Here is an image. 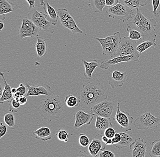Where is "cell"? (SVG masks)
<instances>
[{"label":"cell","mask_w":160,"mask_h":157,"mask_svg":"<svg viewBox=\"0 0 160 157\" xmlns=\"http://www.w3.org/2000/svg\"><path fill=\"white\" fill-rule=\"evenodd\" d=\"M27 17L40 29L51 34L54 32V26L48 19L45 13L39 12L37 9L34 8L30 10Z\"/></svg>","instance_id":"obj_5"},{"label":"cell","mask_w":160,"mask_h":157,"mask_svg":"<svg viewBox=\"0 0 160 157\" xmlns=\"http://www.w3.org/2000/svg\"><path fill=\"white\" fill-rule=\"evenodd\" d=\"M107 98L103 85L98 81H89L84 85L80 91L79 106L82 109H91Z\"/></svg>","instance_id":"obj_1"},{"label":"cell","mask_w":160,"mask_h":157,"mask_svg":"<svg viewBox=\"0 0 160 157\" xmlns=\"http://www.w3.org/2000/svg\"><path fill=\"white\" fill-rule=\"evenodd\" d=\"M106 14L108 15L109 17L119 20L123 22L132 18L135 15L132 9L120 2L108 8L106 11Z\"/></svg>","instance_id":"obj_6"},{"label":"cell","mask_w":160,"mask_h":157,"mask_svg":"<svg viewBox=\"0 0 160 157\" xmlns=\"http://www.w3.org/2000/svg\"><path fill=\"white\" fill-rule=\"evenodd\" d=\"M43 8L45 14L47 15L48 19L54 26H56L59 18L56 10L49 4L48 1H45V4Z\"/></svg>","instance_id":"obj_19"},{"label":"cell","mask_w":160,"mask_h":157,"mask_svg":"<svg viewBox=\"0 0 160 157\" xmlns=\"http://www.w3.org/2000/svg\"><path fill=\"white\" fill-rule=\"evenodd\" d=\"M88 6L92 8L95 12L101 13L106 7L105 0H88Z\"/></svg>","instance_id":"obj_28"},{"label":"cell","mask_w":160,"mask_h":157,"mask_svg":"<svg viewBox=\"0 0 160 157\" xmlns=\"http://www.w3.org/2000/svg\"><path fill=\"white\" fill-rule=\"evenodd\" d=\"M0 75L3 79L5 85L4 89L3 91L2 94L0 98V103L3 104L6 101H10L12 100L13 99V94L12 92V88H11V86L8 83L6 79H5L4 74L3 73L1 72L0 73Z\"/></svg>","instance_id":"obj_22"},{"label":"cell","mask_w":160,"mask_h":157,"mask_svg":"<svg viewBox=\"0 0 160 157\" xmlns=\"http://www.w3.org/2000/svg\"><path fill=\"white\" fill-rule=\"evenodd\" d=\"M85 67V72L84 75L86 80H91L92 78L93 73L95 69L99 66V63L97 60H92L90 62H88L86 60H82Z\"/></svg>","instance_id":"obj_20"},{"label":"cell","mask_w":160,"mask_h":157,"mask_svg":"<svg viewBox=\"0 0 160 157\" xmlns=\"http://www.w3.org/2000/svg\"><path fill=\"white\" fill-rule=\"evenodd\" d=\"M14 4L8 0H0V15H5L14 10Z\"/></svg>","instance_id":"obj_27"},{"label":"cell","mask_w":160,"mask_h":157,"mask_svg":"<svg viewBox=\"0 0 160 157\" xmlns=\"http://www.w3.org/2000/svg\"><path fill=\"white\" fill-rule=\"evenodd\" d=\"M90 141L89 138L85 134H80L79 137V143L82 147L88 146Z\"/></svg>","instance_id":"obj_36"},{"label":"cell","mask_w":160,"mask_h":157,"mask_svg":"<svg viewBox=\"0 0 160 157\" xmlns=\"http://www.w3.org/2000/svg\"><path fill=\"white\" fill-rule=\"evenodd\" d=\"M78 157H94L91 155L89 153L85 150H80L78 154Z\"/></svg>","instance_id":"obj_46"},{"label":"cell","mask_w":160,"mask_h":157,"mask_svg":"<svg viewBox=\"0 0 160 157\" xmlns=\"http://www.w3.org/2000/svg\"><path fill=\"white\" fill-rule=\"evenodd\" d=\"M113 120H115L121 128L126 131L132 130L133 118L128 112L122 111L120 110L119 103H118L117 112L114 117H113Z\"/></svg>","instance_id":"obj_12"},{"label":"cell","mask_w":160,"mask_h":157,"mask_svg":"<svg viewBox=\"0 0 160 157\" xmlns=\"http://www.w3.org/2000/svg\"><path fill=\"white\" fill-rule=\"evenodd\" d=\"M115 107L113 102L105 101L92 107L91 108V113L93 115L111 118Z\"/></svg>","instance_id":"obj_10"},{"label":"cell","mask_w":160,"mask_h":157,"mask_svg":"<svg viewBox=\"0 0 160 157\" xmlns=\"http://www.w3.org/2000/svg\"><path fill=\"white\" fill-rule=\"evenodd\" d=\"M29 6L30 10L34 8L38 9L40 7H43L45 1L44 0H26Z\"/></svg>","instance_id":"obj_34"},{"label":"cell","mask_w":160,"mask_h":157,"mask_svg":"<svg viewBox=\"0 0 160 157\" xmlns=\"http://www.w3.org/2000/svg\"><path fill=\"white\" fill-rule=\"evenodd\" d=\"M138 44L135 40L130 39L128 37L122 38L119 46L115 54V56H128L138 52L137 51Z\"/></svg>","instance_id":"obj_11"},{"label":"cell","mask_w":160,"mask_h":157,"mask_svg":"<svg viewBox=\"0 0 160 157\" xmlns=\"http://www.w3.org/2000/svg\"><path fill=\"white\" fill-rule=\"evenodd\" d=\"M58 13L61 24L63 27L68 29L73 34L83 33L78 27L73 17L70 15L68 10L65 8L58 9Z\"/></svg>","instance_id":"obj_8"},{"label":"cell","mask_w":160,"mask_h":157,"mask_svg":"<svg viewBox=\"0 0 160 157\" xmlns=\"http://www.w3.org/2000/svg\"><path fill=\"white\" fill-rule=\"evenodd\" d=\"M149 155L151 157H160V139L152 142Z\"/></svg>","instance_id":"obj_29"},{"label":"cell","mask_w":160,"mask_h":157,"mask_svg":"<svg viewBox=\"0 0 160 157\" xmlns=\"http://www.w3.org/2000/svg\"><path fill=\"white\" fill-rule=\"evenodd\" d=\"M107 145L104 144L101 139V134L96 136L88 146V150L91 155L94 157H98L99 153L106 149Z\"/></svg>","instance_id":"obj_17"},{"label":"cell","mask_w":160,"mask_h":157,"mask_svg":"<svg viewBox=\"0 0 160 157\" xmlns=\"http://www.w3.org/2000/svg\"><path fill=\"white\" fill-rule=\"evenodd\" d=\"M95 38L101 44L103 55L110 56L112 58L115 56V54L122 39L121 34L118 32H116L113 35L106 37L104 38L98 37Z\"/></svg>","instance_id":"obj_4"},{"label":"cell","mask_w":160,"mask_h":157,"mask_svg":"<svg viewBox=\"0 0 160 157\" xmlns=\"http://www.w3.org/2000/svg\"><path fill=\"white\" fill-rule=\"evenodd\" d=\"M120 133L122 136V139L119 143L114 145L116 148L118 149L127 148L133 142L134 140L129 135L123 132Z\"/></svg>","instance_id":"obj_25"},{"label":"cell","mask_w":160,"mask_h":157,"mask_svg":"<svg viewBox=\"0 0 160 157\" xmlns=\"http://www.w3.org/2000/svg\"><path fill=\"white\" fill-rule=\"evenodd\" d=\"M9 111L11 112H17L18 110L21 105L19 102L13 98L9 102Z\"/></svg>","instance_id":"obj_37"},{"label":"cell","mask_w":160,"mask_h":157,"mask_svg":"<svg viewBox=\"0 0 160 157\" xmlns=\"http://www.w3.org/2000/svg\"><path fill=\"white\" fill-rule=\"evenodd\" d=\"M156 46H157V43L154 41H145V42H143L140 44L138 45L136 50L140 54H141L151 47H153V46L155 47Z\"/></svg>","instance_id":"obj_31"},{"label":"cell","mask_w":160,"mask_h":157,"mask_svg":"<svg viewBox=\"0 0 160 157\" xmlns=\"http://www.w3.org/2000/svg\"><path fill=\"white\" fill-rule=\"evenodd\" d=\"M116 134L115 129L112 127L108 128L106 129L104 132V135L107 137L112 139Z\"/></svg>","instance_id":"obj_39"},{"label":"cell","mask_w":160,"mask_h":157,"mask_svg":"<svg viewBox=\"0 0 160 157\" xmlns=\"http://www.w3.org/2000/svg\"><path fill=\"white\" fill-rule=\"evenodd\" d=\"M160 4V0H152V5L153 11L152 13L156 18L158 17L159 15L157 13V10L158 9Z\"/></svg>","instance_id":"obj_38"},{"label":"cell","mask_w":160,"mask_h":157,"mask_svg":"<svg viewBox=\"0 0 160 157\" xmlns=\"http://www.w3.org/2000/svg\"><path fill=\"white\" fill-rule=\"evenodd\" d=\"M65 103L66 105L69 108H73L76 106H79V99L77 97L70 94L66 96L65 99Z\"/></svg>","instance_id":"obj_30"},{"label":"cell","mask_w":160,"mask_h":157,"mask_svg":"<svg viewBox=\"0 0 160 157\" xmlns=\"http://www.w3.org/2000/svg\"><path fill=\"white\" fill-rule=\"evenodd\" d=\"M74 117L75 119L74 128L77 130L84 125H90L93 119L94 115L91 113L88 114L83 110H80L76 113Z\"/></svg>","instance_id":"obj_16"},{"label":"cell","mask_w":160,"mask_h":157,"mask_svg":"<svg viewBox=\"0 0 160 157\" xmlns=\"http://www.w3.org/2000/svg\"><path fill=\"white\" fill-rule=\"evenodd\" d=\"M127 26H129L140 32L143 42H156L157 36L155 27L157 26V22L152 18L148 19L142 13L141 9H137V13L132 17V21Z\"/></svg>","instance_id":"obj_2"},{"label":"cell","mask_w":160,"mask_h":157,"mask_svg":"<svg viewBox=\"0 0 160 157\" xmlns=\"http://www.w3.org/2000/svg\"><path fill=\"white\" fill-rule=\"evenodd\" d=\"M4 121L7 126L12 129L18 127L15 124L14 115L12 112L7 113L4 117Z\"/></svg>","instance_id":"obj_32"},{"label":"cell","mask_w":160,"mask_h":157,"mask_svg":"<svg viewBox=\"0 0 160 157\" xmlns=\"http://www.w3.org/2000/svg\"><path fill=\"white\" fill-rule=\"evenodd\" d=\"M140 54L139 52L128 55V56H120L113 58L112 59L102 62L100 65V68L103 70H108L110 67L114 65L124 62L138 61L139 60Z\"/></svg>","instance_id":"obj_13"},{"label":"cell","mask_w":160,"mask_h":157,"mask_svg":"<svg viewBox=\"0 0 160 157\" xmlns=\"http://www.w3.org/2000/svg\"><path fill=\"white\" fill-rule=\"evenodd\" d=\"M27 86H24L23 84L21 83L20 84L19 86L17 88V91L19 92L21 94L22 96H24L26 95L27 93Z\"/></svg>","instance_id":"obj_44"},{"label":"cell","mask_w":160,"mask_h":157,"mask_svg":"<svg viewBox=\"0 0 160 157\" xmlns=\"http://www.w3.org/2000/svg\"><path fill=\"white\" fill-rule=\"evenodd\" d=\"M119 2L129 7L132 9L139 8L140 6L144 7L147 6V0H119Z\"/></svg>","instance_id":"obj_26"},{"label":"cell","mask_w":160,"mask_h":157,"mask_svg":"<svg viewBox=\"0 0 160 157\" xmlns=\"http://www.w3.org/2000/svg\"><path fill=\"white\" fill-rule=\"evenodd\" d=\"M127 73L115 70L113 71L112 76L108 78L109 84L112 89L119 86H122L127 80Z\"/></svg>","instance_id":"obj_18"},{"label":"cell","mask_w":160,"mask_h":157,"mask_svg":"<svg viewBox=\"0 0 160 157\" xmlns=\"http://www.w3.org/2000/svg\"><path fill=\"white\" fill-rule=\"evenodd\" d=\"M3 91V90H2V85H0V96H1L2 94Z\"/></svg>","instance_id":"obj_51"},{"label":"cell","mask_w":160,"mask_h":157,"mask_svg":"<svg viewBox=\"0 0 160 157\" xmlns=\"http://www.w3.org/2000/svg\"><path fill=\"white\" fill-rule=\"evenodd\" d=\"M18 101L19 102L21 105H25L27 104V101H28V99H27L26 96H22L20 98L19 100Z\"/></svg>","instance_id":"obj_47"},{"label":"cell","mask_w":160,"mask_h":157,"mask_svg":"<svg viewBox=\"0 0 160 157\" xmlns=\"http://www.w3.org/2000/svg\"><path fill=\"white\" fill-rule=\"evenodd\" d=\"M119 2V0H105L106 7L110 8L114 7Z\"/></svg>","instance_id":"obj_43"},{"label":"cell","mask_w":160,"mask_h":157,"mask_svg":"<svg viewBox=\"0 0 160 157\" xmlns=\"http://www.w3.org/2000/svg\"><path fill=\"white\" fill-rule=\"evenodd\" d=\"M147 143L144 139L138 137L130 145L132 157H145L147 153Z\"/></svg>","instance_id":"obj_15"},{"label":"cell","mask_w":160,"mask_h":157,"mask_svg":"<svg viewBox=\"0 0 160 157\" xmlns=\"http://www.w3.org/2000/svg\"><path fill=\"white\" fill-rule=\"evenodd\" d=\"M35 138L41 140L42 141H47L52 139V131L49 128L42 127L32 132Z\"/></svg>","instance_id":"obj_21"},{"label":"cell","mask_w":160,"mask_h":157,"mask_svg":"<svg viewBox=\"0 0 160 157\" xmlns=\"http://www.w3.org/2000/svg\"><path fill=\"white\" fill-rule=\"evenodd\" d=\"M121 139H122V136L120 133H116L114 137L112 139V145H116L119 143L121 141Z\"/></svg>","instance_id":"obj_45"},{"label":"cell","mask_w":160,"mask_h":157,"mask_svg":"<svg viewBox=\"0 0 160 157\" xmlns=\"http://www.w3.org/2000/svg\"><path fill=\"white\" fill-rule=\"evenodd\" d=\"M64 110L58 95H51L41 101L38 110L41 116L48 122L59 119Z\"/></svg>","instance_id":"obj_3"},{"label":"cell","mask_w":160,"mask_h":157,"mask_svg":"<svg viewBox=\"0 0 160 157\" xmlns=\"http://www.w3.org/2000/svg\"><path fill=\"white\" fill-rule=\"evenodd\" d=\"M26 86L28 89L26 94V97L36 96L45 95L50 96L52 95V88L48 84H41L38 86H31L27 83Z\"/></svg>","instance_id":"obj_14"},{"label":"cell","mask_w":160,"mask_h":157,"mask_svg":"<svg viewBox=\"0 0 160 157\" xmlns=\"http://www.w3.org/2000/svg\"><path fill=\"white\" fill-rule=\"evenodd\" d=\"M17 92V88H12V94H14L15 93Z\"/></svg>","instance_id":"obj_50"},{"label":"cell","mask_w":160,"mask_h":157,"mask_svg":"<svg viewBox=\"0 0 160 157\" xmlns=\"http://www.w3.org/2000/svg\"><path fill=\"white\" fill-rule=\"evenodd\" d=\"M22 96V95L19 92L17 91V92L13 94V98L15 99L17 101H19L20 98Z\"/></svg>","instance_id":"obj_48"},{"label":"cell","mask_w":160,"mask_h":157,"mask_svg":"<svg viewBox=\"0 0 160 157\" xmlns=\"http://www.w3.org/2000/svg\"><path fill=\"white\" fill-rule=\"evenodd\" d=\"M101 139L102 141L106 145H113L112 139L107 137L104 134H103V133H101Z\"/></svg>","instance_id":"obj_42"},{"label":"cell","mask_w":160,"mask_h":157,"mask_svg":"<svg viewBox=\"0 0 160 157\" xmlns=\"http://www.w3.org/2000/svg\"><path fill=\"white\" fill-rule=\"evenodd\" d=\"M160 118H157L149 112H146L135 120L134 125L139 130H152L158 127Z\"/></svg>","instance_id":"obj_7"},{"label":"cell","mask_w":160,"mask_h":157,"mask_svg":"<svg viewBox=\"0 0 160 157\" xmlns=\"http://www.w3.org/2000/svg\"><path fill=\"white\" fill-rule=\"evenodd\" d=\"M98 157H116V156L111 151L104 150L99 153Z\"/></svg>","instance_id":"obj_40"},{"label":"cell","mask_w":160,"mask_h":157,"mask_svg":"<svg viewBox=\"0 0 160 157\" xmlns=\"http://www.w3.org/2000/svg\"><path fill=\"white\" fill-rule=\"evenodd\" d=\"M22 23L19 30V37L23 39L28 37H37L40 30L36 25L28 17H23Z\"/></svg>","instance_id":"obj_9"},{"label":"cell","mask_w":160,"mask_h":157,"mask_svg":"<svg viewBox=\"0 0 160 157\" xmlns=\"http://www.w3.org/2000/svg\"><path fill=\"white\" fill-rule=\"evenodd\" d=\"M57 138L61 141L67 143L68 141L69 134L66 130L63 129H59L57 133Z\"/></svg>","instance_id":"obj_35"},{"label":"cell","mask_w":160,"mask_h":157,"mask_svg":"<svg viewBox=\"0 0 160 157\" xmlns=\"http://www.w3.org/2000/svg\"><path fill=\"white\" fill-rule=\"evenodd\" d=\"M96 117L95 127L97 130H105L108 128L112 127L113 125L111 118L102 117L98 116H96Z\"/></svg>","instance_id":"obj_24"},{"label":"cell","mask_w":160,"mask_h":157,"mask_svg":"<svg viewBox=\"0 0 160 157\" xmlns=\"http://www.w3.org/2000/svg\"><path fill=\"white\" fill-rule=\"evenodd\" d=\"M37 42L36 44V49L38 56L40 58L44 57L47 53L48 44L46 40L38 35L37 36Z\"/></svg>","instance_id":"obj_23"},{"label":"cell","mask_w":160,"mask_h":157,"mask_svg":"<svg viewBox=\"0 0 160 157\" xmlns=\"http://www.w3.org/2000/svg\"><path fill=\"white\" fill-rule=\"evenodd\" d=\"M127 31L129 32L128 37L130 39L136 41V40H139L142 38V36L141 33L129 26H127Z\"/></svg>","instance_id":"obj_33"},{"label":"cell","mask_w":160,"mask_h":157,"mask_svg":"<svg viewBox=\"0 0 160 157\" xmlns=\"http://www.w3.org/2000/svg\"><path fill=\"white\" fill-rule=\"evenodd\" d=\"M4 28V23L2 21L0 22V31H2Z\"/></svg>","instance_id":"obj_49"},{"label":"cell","mask_w":160,"mask_h":157,"mask_svg":"<svg viewBox=\"0 0 160 157\" xmlns=\"http://www.w3.org/2000/svg\"><path fill=\"white\" fill-rule=\"evenodd\" d=\"M7 126L2 122H1L0 124V139H2L8 132Z\"/></svg>","instance_id":"obj_41"}]
</instances>
